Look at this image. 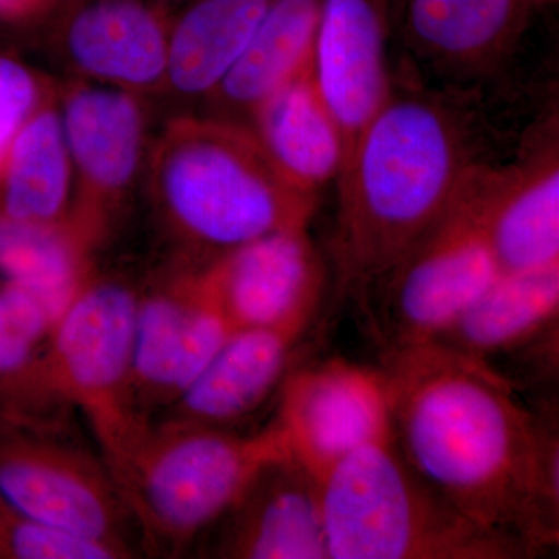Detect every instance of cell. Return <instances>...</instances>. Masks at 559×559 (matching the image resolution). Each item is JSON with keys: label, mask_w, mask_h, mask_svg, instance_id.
<instances>
[{"label": "cell", "mask_w": 559, "mask_h": 559, "mask_svg": "<svg viewBox=\"0 0 559 559\" xmlns=\"http://www.w3.org/2000/svg\"><path fill=\"white\" fill-rule=\"evenodd\" d=\"M392 436L412 468L525 557L559 539L557 430L496 371L437 345L389 352Z\"/></svg>", "instance_id": "obj_1"}, {"label": "cell", "mask_w": 559, "mask_h": 559, "mask_svg": "<svg viewBox=\"0 0 559 559\" xmlns=\"http://www.w3.org/2000/svg\"><path fill=\"white\" fill-rule=\"evenodd\" d=\"M485 91L436 83L404 60L393 64L388 100L336 180L331 259L341 296L369 299L471 173L495 160Z\"/></svg>", "instance_id": "obj_2"}, {"label": "cell", "mask_w": 559, "mask_h": 559, "mask_svg": "<svg viewBox=\"0 0 559 559\" xmlns=\"http://www.w3.org/2000/svg\"><path fill=\"white\" fill-rule=\"evenodd\" d=\"M146 194L187 266L286 229L310 227L319 197L286 180L248 124L179 112L151 142Z\"/></svg>", "instance_id": "obj_3"}, {"label": "cell", "mask_w": 559, "mask_h": 559, "mask_svg": "<svg viewBox=\"0 0 559 559\" xmlns=\"http://www.w3.org/2000/svg\"><path fill=\"white\" fill-rule=\"evenodd\" d=\"M319 484L330 559L527 558L430 487L393 436L352 452Z\"/></svg>", "instance_id": "obj_4"}, {"label": "cell", "mask_w": 559, "mask_h": 559, "mask_svg": "<svg viewBox=\"0 0 559 559\" xmlns=\"http://www.w3.org/2000/svg\"><path fill=\"white\" fill-rule=\"evenodd\" d=\"M286 455L275 421L240 436L160 419L140 433L112 479L148 550L182 554L200 543L264 466Z\"/></svg>", "instance_id": "obj_5"}, {"label": "cell", "mask_w": 559, "mask_h": 559, "mask_svg": "<svg viewBox=\"0 0 559 559\" xmlns=\"http://www.w3.org/2000/svg\"><path fill=\"white\" fill-rule=\"evenodd\" d=\"M138 301L139 294L127 282L92 275L31 366L0 384L7 412L38 396L73 404L90 423L110 476L151 423L140 417L132 401Z\"/></svg>", "instance_id": "obj_6"}, {"label": "cell", "mask_w": 559, "mask_h": 559, "mask_svg": "<svg viewBox=\"0 0 559 559\" xmlns=\"http://www.w3.org/2000/svg\"><path fill=\"white\" fill-rule=\"evenodd\" d=\"M480 167L373 286L382 294L389 352L433 344L500 275L481 226L476 186Z\"/></svg>", "instance_id": "obj_7"}, {"label": "cell", "mask_w": 559, "mask_h": 559, "mask_svg": "<svg viewBox=\"0 0 559 559\" xmlns=\"http://www.w3.org/2000/svg\"><path fill=\"white\" fill-rule=\"evenodd\" d=\"M73 171L69 224L92 250L116 229L145 176L151 100L90 81L58 86Z\"/></svg>", "instance_id": "obj_8"}, {"label": "cell", "mask_w": 559, "mask_h": 559, "mask_svg": "<svg viewBox=\"0 0 559 559\" xmlns=\"http://www.w3.org/2000/svg\"><path fill=\"white\" fill-rule=\"evenodd\" d=\"M0 500L24 516L116 551L138 554L134 521L105 463L24 430L0 432Z\"/></svg>", "instance_id": "obj_9"}, {"label": "cell", "mask_w": 559, "mask_h": 559, "mask_svg": "<svg viewBox=\"0 0 559 559\" xmlns=\"http://www.w3.org/2000/svg\"><path fill=\"white\" fill-rule=\"evenodd\" d=\"M277 423L290 457L320 481L341 460L392 436L384 370L329 359L289 370Z\"/></svg>", "instance_id": "obj_10"}, {"label": "cell", "mask_w": 559, "mask_h": 559, "mask_svg": "<svg viewBox=\"0 0 559 559\" xmlns=\"http://www.w3.org/2000/svg\"><path fill=\"white\" fill-rule=\"evenodd\" d=\"M481 226L500 274L559 266V123L549 109L513 156L476 173Z\"/></svg>", "instance_id": "obj_11"}, {"label": "cell", "mask_w": 559, "mask_h": 559, "mask_svg": "<svg viewBox=\"0 0 559 559\" xmlns=\"http://www.w3.org/2000/svg\"><path fill=\"white\" fill-rule=\"evenodd\" d=\"M535 11L532 0H400L401 60L436 83L487 90L516 57Z\"/></svg>", "instance_id": "obj_12"}, {"label": "cell", "mask_w": 559, "mask_h": 559, "mask_svg": "<svg viewBox=\"0 0 559 559\" xmlns=\"http://www.w3.org/2000/svg\"><path fill=\"white\" fill-rule=\"evenodd\" d=\"M234 330L198 267L186 264L150 293L139 294L131 389L140 417L151 421V407L167 409Z\"/></svg>", "instance_id": "obj_13"}, {"label": "cell", "mask_w": 559, "mask_h": 559, "mask_svg": "<svg viewBox=\"0 0 559 559\" xmlns=\"http://www.w3.org/2000/svg\"><path fill=\"white\" fill-rule=\"evenodd\" d=\"M173 16L154 0H80L62 11L55 47L75 79L153 100L167 87Z\"/></svg>", "instance_id": "obj_14"}, {"label": "cell", "mask_w": 559, "mask_h": 559, "mask_svg": "<svg viewBox=\"0 0 559 559\" xmlns=\"http://www.w3.org/2000/svg\"><path fill=\"white\" fill-rule=\"evenodd\" d=\"M198 270L235 330L314 319L325 288L308 227L274 231Z\"/></svg>", "instance_id": "obj_15"}, {"label": "cell", "mask_w": 559, "mask_h": 559, "mask_svg": "<svg viewBox=\"0 0 559 559\" xmlns=\"http://www.w3.org/2000/svg\"><path fill=\"white\" fill-rule=\"evenodd\" d=\"M392 0H322L320 5L312 76L340 124L344 167L392 90Z\"/></svg>", "instance_id": "obj_16"}, {"label": "cell", "mask_w": 559, "mask_h": 559, "mask_svg": "<svg viewBox=\"0 0 559 559\" xmlns=\"http://www.w3.org/2000/svg\"><path fill=\"white\" fill-rule=\"evenodd\" d=\"M200 543L207 558L330 559L319 480L290 455L274 460Z\"/></svg>", "instance_id": "obj_17"}, {"label": "cell", "mask_w": 559, "mask_h": 559, "mask_svg": "<svg viewBox=\"0 0 559 559\" xmlns=\"http://www.w3.org/2000/svg\"><path fill=\"white\" fill-rule=\"evenodd\" d=\"M312 320L231 331L162 419L226 428L248 417L282 385Z\"/></svg>", "instance_id": "obj_18"}, {"label": "cell", "mask_w": 559, "mask_h": 559, "mask_svg": "<svg viewBox=\"0 0 559 559\" xmlns=\"http://www.w3.org/2000/svg\"><path fill=\"white\" fill-rule=\"evenodd\" d=\"M558 318L559 266L503 272L429 345L488 367L491 360L535 347L536 342H557Z\"/></svg>", "instance_id": "obj_19"}, {"label": "cell", "mask_w": 559, "mask_h": 559, "mask_svg": "<svg viewBox=\"0 0 559 559\" xmlns=\"http://www.w3.org/2000/svg\"><path fill=\"white\" fill-rule=\"evenodd\" d=\"M248 128L274 167L294 187L320 197L336 183L345 160L344 138L312 76V66L264 98Z\"/></svg>", "instance_id": "obj_20"}, {"label": "cell", "mask_w": 559, "mask_h": 559, "mask_svg": "<svg viewBox=\"0 0 559 559\" xmlns=\"http://www.w3.org/2000/svg\"><path fill=\"white\" fill-rule=\"evenodd\" d=\"M322 0H275L201 112L248 123L264 98L312 66Z\"/></svg>", "instance_id": "obj_21"}, {"label": "cell", "mask_w": 559, "mask_h": 559, "mask_svg": "<svg viewBox=\"0 0 559 559\" xmlns=\"http://www.w3.org/2000/svg\"><path fill=\"white\" fill-rule=\"evenodd\" d=\"M275 0H187L175 11L164 97L202 105L218 87Z\"/></svg>", "instance_id": "obj_22"}, {"label": "cell", "mask_w": 559, "mask_h": 559, "mask_svg": "<svg viewBox=\"0 0 559 559\" xmlns=\"http://www.w3.org/2000/svg\"><path fill=\"white\" fill-rule=\"evenodd\" d=\"M72 198V162L57 91L22 124L0 159V218L64 223Z\"/></svg>", "instance_id": "obj_23"}, {"label": "cell", "mask_w": 559, "mask_h": 559, "mask_svg": "<svg viewBox=\"0 0 559 559\" xmlns=\"http://www.w3.org/2000/svg\"><path fill=\"white\" fill-rule=\"evenodd\" d=\"M94 253L69 221L28 224L0 218V278L36 294L58 318L94 275Z\"/></svg>", "instance_id": "obj_24"}, {"label": "cell", "mask_w": 559, "mask_h": 559, "mask_svg": "<svg viewBox=\"0 0 559 559\" xmlns=\"http://www.w3.org/2000/svg\"><path fill=\"white\" fill-rule=\"evenodd\" d=\"M57 319L36 294L0 278V384L31 366Z\"/></svg>", "instance_id": "obj_25"}, {"label": "cell", "mask_w": 559, "mask_h": 559, "mask_svg": "<svg viewBox=\"0 0 559 559\" xmlns=\"http://www.w3.org/2000/svg\"><path fill=\"white\" fill-rule=\"evenodd\" d=\"M0 559H121L91 540L47 527L0 500Z\"/></svg>", "instance_id": "obj_26"}, {"label": "cell", "mask_w": 559, "mask_h": 559, "mask_svg": "<svg viewBox=\"0 0 559 559\" xmlns=\"http://www.w3.org/2000/svg\"><path fill=\"white\" fill-rule=\"evenodd\" d=\"M57 91L58 86L51 80L43 79L28 66L0 55V153H5L22 124Z\"/></svg>", "instance_id": "obj_27"}, {"label": "cell", "mask_w": 559, "mask_h": 559, "mask_svg": "<svg viewBox=\"0 0 559 559\" xmlns=\"http://www.w3.org/2000/svg\"><path fill=\"white\" fill-rule=\"evenodd\" d=\"M61 0H0V20L38 21L60 9Z\"/></svg>", "instance_id": "obj_28"}, {"label": "cell", "mask_w": 559, "mask_h": 559, "mask_svg": "<svg viewBox=\"0 0 559 559\" xmlns=\"http://www.w3.org/2000/svg\"><path fill=\"white\" fill-rule=\"evenodd\" d=\"M154 2L160 3L162 7H165V9L175 13V11L178 10L180 5H183L187 0H154Z\"/></svg>", "instance_id": "obj_29"}, {"label": "cell", "mask_w": 559, "mask_h": 559, "mask_svg": "<svg viewBox=\"0 0 559 559\" xmlns=\"http://www.w3.org/2000/svg\"><path fill=\"white\" fill-rule=\"evenodd\" d=\"M532 2L535 3L536 9L540 10L544 9V7L554 5L558 0H532Z\"/></svg>", "instance_id": "obj_30"}, {"label": "cell", "mask_w": 559, "mask_h": 559, "mask_svg": "<svg viewBox=\"0 0 559 559\" xmlns=\"http://www.w3.org/2000/svg\"><path fill=\"white\" fill-rule=\"evenodd\" d=\"M392 2H393V11H395L396 3H399L400 0H392Z\"/></svg>", "instance_id": "obj_31"}]
</instances>
